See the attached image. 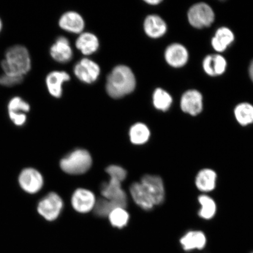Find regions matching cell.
<instances>
[{
	"label": "cell",
	"instance_id": "6da1fadb",
	"mask_svg": "<svg viewBox=\"0 0 253 253\" xmlns=\"http://www.w3.org/2000/svg\"><path fill=\"white\" fill-rule=\"evenodd\" d=\"M135 86L134 73L125 65L116 66L107 78L106 91L113 99H120L130 94L134 90Z\"/></svg>",
	"mask_w": 253,
	"mask_h": 253
},
{
	"label": "cell",
	"instance_id": "7a4b0ae2",
	"mask_svg": "<svg viewBox=\"0 0 253 253\" xmlns=\"http://www.w3.org/2000/svg\"><path fill=\"white\" fill-rule=\"evenodd\" d=\"M4 74L23 77L31 69V59L29 52L20 45L9 47L6 50L5 59L1 63Z\"/></svg>",
	"mask_w": 253,
	"mask_h": 253
},
{
	"label": "cell",
	"instance_id": "3957f363",
	"mask_svg": "<svg viewBox=\"0 0 253 253\" xmlns=\"http://www.w3.org/2000/svg\"><path fill=\"white\" fill-rule=\"evenodd\" d=\"M92 165V158L86 150L78 149L72 151L60 163L63 171L70 175H81L86 173Z\"/></svg>",
	"mask_w": 253,
	"mask_h": 253
},
{
	"label": "cell",
	"instance_id": "277c9868",
	"mask_svg": "<svg viewBox=\"0 0 253 253\" xmlns=\"http://www.w3.org/2000/svg\"><path fill=\"white\" fill-rule=\"evenodd\" d=\"M188 20L193 27H210L214 20V14L210 5L201 2L193 5L188 12Z\"/></svg>",
	"mask_w": 253,
	"mask_h": 253
},
{
	"label": "cell",
	"instance_id": "5b68a950",
	"mask_svg": "<svg viewBox=\"0 0 253 253\" xmlns=\"http://www.w3.org/2000/svg\"><path fill=\"white\" fill-rule=\"evenodd\" d=\"M63 207L62 199L55 192H50L40 202L38 211L46 220L53 221L61 213Z\"/></svg>",
	"mask_w": 253,
	"mask_h": 253
},
{
	"label": "cell",
	"instance_id": "8992f818",
	"mask_svg": "<svg viewBox=\"0 0 253 253\" xmlns=\"http://www.w3.org/2000/svg\"><path fill=\"white\" fill-rule=\"evenodd\" d=\"M122 183L118 180L110 178L109 182L102 185L101 194L104 199L112 202L117 207L126 209L127 206V197L122 188Z\"/></svg>",
	"mask_w": 253,
	"mask_h": 253
},
{
	"label": "cell",
	"instance_id": "52a82bcc",
	"mask_svg": "<svg viewBox=\"0 0 253 253\" xmlns=\"http://www.w3.org/2000/svg\"><path fill=\"white\" fill-rule=\"evenodd\" d=\"M141 183L150 196L155 206L162 204L165 200V186L160 176L145 175L141 178Z\"/></svg>",
	"mask_w": 253,
	"mask_h": 253
},
{
	"label": "cell",
	"instance_id": "ba28073f",
	"mask_svg": "<svg viewBox=\"0 0 253 253\" xmlns=\"http://www.w3.org/2000/svg\"><path fill=\"white\" fill-rule=\"evenodd\" d=\"M179 242L183 251L188 253L203 251L207 246L208 239L202 231L192 230L185 233Z\"/></svg>",
	"mask_w": 253,
	"mask_h": 253
},
{
	"label": "cell",
	"instance_id": "9c48e42d",
	"mask_svg": "<svg viewBox=\"0 0 253 253\" xmlns=\"http://www.w3.org/2000/svg\"><path fill=\"white\" fill-rule=\"evenodd\" d=\"M74 72L79 80L85 84H90L99 78L100 69L96 62L89 59L84 58L75 65Z\"/></svg>",
	"mask_w": 253,
	"mask_h": 253
},
{
	"label": "cell",
	"instance_id": "30bf717a",
	"mask_svg": "<svg viewBox=\"0 0 253 253\" xmlns=\"http://www.w3.org/2000/svg\"><path fill=\"white\" fill-rule=\"evenodd\" d=\"M8 113L11 122L17 126H23L27 122L26 113L30 112L31 107L29 103L16 96L9 100L7 106Z\"/></svg>",
	"mask_w": 253,
	"mask_h": 253
},
{
	"label": "cell",
	"instance_id": "8fae6325",
	"mask_svg": "<svg viewBox=\"0 0 253 253\" xmlns=\"http://www.w3.org/2000/svg\"><path fill=\"white\" fill-rule=\"evenodd\" d=\"M19 183L28 194H36L42 189L43 179L41 173L34 169H26L19 176Z\"/></svg>",
	"mask_w": 253,
	"mask_h": 253
},
{
	"label": "cell",
	"instance_id": "7c38bea8",
	"mask_svg": "<svg viewBox=\"0 0 253 253\" xmlns=\"http://www.w3.org/2000/svg\"><path fill=\"white\" fill-rule=\"evenodd\" d=\"M71 201L74 210L81 213H88L93 210L96 202L92 192L82 188L76 190Z\"/></svg>",
	"mask_w": 253,
	"mask_h": 253
},
{
	"label": "cell",
	"instance_id": "4fadbf2b",
	"mask_svg": "<svg viewBox=\"0 0 253 253\" xmlns=\"http://www.w3.org/2000/svg\"><path fill=\"white\" fill-rule=\"evenodd\" d=\"M183 112L191 116H197L203 109V102L201 93L197 90H189L183 94L181 100Z\"/></svg>",
	"mask_w": 253,
	"mask_h": 253
},
{
	"label": "cell",
	"instance_id": "5bb4252c",
	"mask_svg": "<svg viewBox=\"0 0 253 253\" xmlns=\"http://www.w3.org/2000/svg\"><path fill=\"white\" fill-rule=\"evenodd\" d=\"M50 54L57 62L66 63L70 61L73 51L69 40L64 37H59L50 47Z\"/></svg>",
	"mask_w": 253,
	"mask_h": 253
},
{
	"label": "cell",
	"instance_id": "9a60e30c",
	"mask_svg": "<svg viewBox=\"0 0 253 253\" xmlns=\"http://www.w3.org/2000/svg\"><path fill=\"white\" fill-rule=\"evenodd\" d=\"M70 76L64 71L50 72L46 78V87L50 94L55 98L61 97L63 84L70 80Z\"/></svg>",
	"mask_w": 253,
	"mask_h": 253
},
{
	"label": "cell",
	"instance_id": "2e32d148",
	"mask_svg": "<svg viewBox=\"0 0 253 253\" xmlns=\"http://www.w3.org/2000/svg\"><path fill=\"white\" fill-rule=\"evenodd\" d=\"M59 25L62 30L69 33L81 34L84 28V21L78 12L69 11L61 16Z\"/></svg>",
	"mask_w": 253,
	"mask_h": 253
},
{
	"label": "cell",
	"instance_id": "e0dca14e",
	"mask_svg": "<svg viewBox=\"0 0 253 253\" xmlns=\"http://www.w3.org/2000/svg\"><path fill=\"white\" fill-rule=\"evenodd\" d=\"M165 58L167 63L173 67H182L188 62V52L181 44L174 43L167 47Z\"/></svg>",
	"mask_w": 253,
	"mask_h": 253
},
{
	"label": "cell",
	"instance_id": "ac0fdd59",
	"mask_svg": "<svg viewBox=\"0 0 253 253\" xmlns=\"http://www.w3.org/2000/svg\"><path fill=\"white\" fill-rule=\"evenodd\" d=\"M217 176L214 170L202 169L195 178V185L199 191L208 193L213 191L216 187Z\"/></svg>",
	"mask_w": 253,
	"mask_h": 253
},
{
	"label": "cell",
	"instance_id": "d6986e66",
	"mask_svg": "<svg viewBox=\"0 0 253 253\" xmlns=\"http://www.w3.org/2000/svg\"><path fill=\"white\" fill-rule=\"evenodd\" d=\"M129 192L135 203L145 211H151L155 207L154 202L141 182H134L129 188Z\"/></svg>",
	"mask_w": 253,
	"mask_h": 253
},
{
	"label": "cell",
	"instance_id": "ffe728a7",
	"mask_svg": "<svg viewBox=\"0 0 253 253\" xmlns=\"http://www.w3.org/2000/svg\"><path fill=\"white\" fill-rule=\"evenodd\" d=\"M144 29L148 37L158 39L166 33L167 25L159 16L150 15L145 19Z\"/></svg>",
	"mask_w": 253,
	"mask_h": 253
},
{
	"label": "cell",
	"instance_id": "44dd1931",
	"mask_svg": "<svg viewBox=\"0 0 253 253\" xmlns=\"http://www.w3.org/2000/svg\"><path fill=\"white\" fill-rule=\"evenodd\" d=\"M76 46L84 55H90L99 49V41L93 34L81 33L76 41Z\"/></svg>",
	"mask_w": 253,
	"mask_h": 253
},
{
	"label": "cell",
	"instance_id": "7402d4cb",
	"mask_svg": "<svg viewBox=\"0 0 253 253\" xmlns=\"http://www.w3.org/2000/svg\"><path fill=\"white\" fill-rule=\"evenodd\" d=\"M226 59L219 55H211L206 57L203 62L204 71L211 77L221 75L226 71Z\"/></svg>",
	"mask_w": 253,
	"mask_h": 253
},
{
	"label": "cell",
	"instance_id": "603a6c76",
	"mask_svg": "<svg viewBox=\"0 0 253 253\" xmlns=\"http://www.w3.org/2000/svg\"><path fill=\"white\" fill-rule=\"evenodd\" d=\"M235 39V36L229 28L223 27L216 31L211 41V45L217 52H223Z\"/></svg>",
	"mask_w": 253,
	"mask_h": 253
},
{
	"label": "cell",
	"instance_id": "cb8c5ba5",
	"mask_svg": "<svg viewBox=\"0 0 253 253\" xmlns=\"http://www.w3.org/2000/svg\"><path fill=\"white\" fill-rule=\"evenodd\" d=\"M201 206L198 211L199 216L204 220L213 219L217 211V205L213 198L207 195H201L198 197Z\"/></svg>",
	"mask_w": 253,
	"mask_h": 253
},
{
	"label": "cell",
	"instance_id": "d4e9b609",
	"mask_svg": "<svg viewBox=\"0 0 253 253\" xmlns=\"http://www.w3.org/2000/svg\"><path fill=\"white\" fill-rule=\"evenodd\" d=\"M150 131L148 126L141 123L131 126L129 131V137L132 144L142 145L146 143L150 137Z\"/></svg>",
	"mask_w": 253,
	"mask_h": 253
},
{
	"label": "cell",
	"instance_id": "484cf974",
	"mask_svg": "<svg viewBox=\"0 0 253 253\" xmlns=\"http://www.w3.org/2000/svg\"><path fill=\"white\" fill-rule=\"evenodd\" d=\"M235 118L240 125L246 126L253 123V106L251 104H239L235 110Z\"/></svg>",
	"mask_w": 253,
	"mask_h": 253
},
{
	"label": "cell",
	"instance_id": "4316f807",
	"mask_svg": "<svg viewBox=\"0 0 253 253\" xmlns=\"http://www.w3.org/2000/svg\"><path fill=\"white\" fill-rule=\"evenodd\" d=\"M153 100L154 107L163 112L169 110L172 103V99L170 94L160 88L155 90Z\"/></svg>",
	"mask_w": 253,
	"mask_h": 253
},
{
	"label": "cell",
	"instance_id": "83f0119b",
	"mask_svg": "<svg viewBox=\"0 0 253 253\" xmlns=\"http://www.w3.org/2000/svg\"><path fill=\"white\" fill-rule=\"evenodd\" d=\"M109 219L112 225L119 229L126 226L129 221V214L126 209L118 208L113 210L109 214Z\"/></svg>",
	"mask_w": 253,
	"mask_h": 253
},
{
	"label": "cell",
	"instance_id": "f1b7e54d",
	"mask_svg": "<svg viewBox=\"0 0 253 253\" xmlns=\"http://www.w3.org/2000/svg\"><path fill=\"white\" fill-rule=\"evenodd\" d=\"M116 208L118 207L112 202L103 198L96 201L93 210L97 216L106 217L108 216L111 211Z\"/></svg>",
	"mask_w": 253,
	"mask_h": 253
},
{
	"label": "cell",
	"instance_id": "f546056e",
	"mask_svg": "<svg viewBox=\"0 0 253 253\" xmlns=\"http://www.w3.org/2000/svg\"><path fill=\"white\" fill-rule=\"evenodd\" d=\"M106 171L110 178L118 180L122 182L126 178V171L122 167L118 166H110L107 168Z\"/></svg>",
	"mask_w": 253,
	"mask_h": 253
},
{
	"label": "cell",
	"instance_id": "4dcf8cb0",
	"mask_svg": "<svg viewBox=\"0 0 253 253\" xmlns=\"http://www.w3.org/2000/svg\"><path fill=\"white\" fill-rule=\"evenodd\" d=\"M23 80V77L4 74L0 76V85L5 87H12L21 84Z\"/></svg>",
	"mask_w": 253,
	"mask_h": 253
},
{
	"label": "cell",
	"instance_id": "1f68e13d",
	"mask_svg": "<svg viewBox=\"0 0 253 253\" xmlns=\"http://www.w3.org/2000/svg\"><path fill=\"white\" fill-rule=\"evenodd\" d=\"M145 2L148 3V4L157 5L159 4V3L161 2V1H159V0H148V1Z\"/></svg>",
	"mask_w": 253,
	"mask_h": 253
},
{
	"label": "cell",
	"instance_id": "d6a6232c",
	"mask_svg": "<svg viewBox=\"0 0 253 253\" xmlns=\"http://www.w3.org/2000/svg\"><path fill=\"white\" fill-rule=\"evenodd\" d=\"M249 73L250 76H251L252 80L253 82V61L251 63V66H250Z\"/></svg>",
	"mask_w": 253,
	"mask_h": 253
},
{
	"label": "cell",
	"instance_id": "836d02e7",
	"mask_svg": "<svg viewBox=\"0 0 253 253\" xmlns=\"http://www.w3.org/2000/svg\"><path fill=\"white\" fill-rule=\"evenodd\" d=\"M2 28V23L1 20V18H0V32H1Z\"/></svg>",
	"mask_w": 253,
	"mask_h": 253
},
{
	"label": "cell",
	"instance_id": "e575fe53",
	"mask_svg": "<svg viewBox=\"0 0 253 253\" xmlns=\"http://www.w3.org/2000/svg\"><path fill=\"white\" fill-rule=\"evenodd\" d=\"M251 253H253V252Z\"/></svg>",
	"mask_w": 253,
	"mask_h": 253
}]
</instances>
